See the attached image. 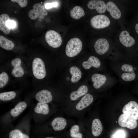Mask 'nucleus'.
<instances>
[{"label": "nucleus", "instance_id": "f3484780", "mask_svg": "<svg viewBox=\"0 0 138 138\" xmlns=\"http://www.w3.org/2000/svg\"><path fill=\"white\" fill-rule=\"evenodd\" d=\"M91 80L94 82L93 86L96 89H98L104 84L106 80L105 75L99 74H95L91 77Z\"/></svg>", "mask_w": 138, "mask_h": 138}, {"label": "nucleus", "instance_id": "1a4fd4ad", "mask_svg": "<svg viewBox=\"0 0 138 138\" xmlns=\"http://www.w3.org/2000/svg\"><path fill=\"white\" fill-rule=\"evenodd\" d=\"M33 9L30 10L28 12V16L32 19L37 18L40 14L44 16L48 15V12L45 9L43 5L40 3H36L33 6Z\"/></svg>", "mask_w": 138, "mask_h": 138}, {"label": "nucleus", "instance_id": "f03ea898", "mask_svg": "<svg viewBox=\"0 0 138 138\" xmlns=\"http://www.w3.org/2000/svg\"><path fill=\"white\" fill-rule=\"evenodd\" d=\"M32 73L34 77L39 79H43L46 75V71L44 63L40 58L36 57L32 62Z\"/></svg>", "mask_w": 138, "mask_h": 138}, {"label": "nucleus", "instance_id": "f8f14e48", "mask_svg": "<svg viewBox=\"0 0 138 138\" xmlns=\"http://www.w3.org/2000/svg\"><path fill=\"white\" fill-rule=\"evenodd\" d=\"M35 98L39 102L47 103L51 102L53 99L51 92L46 89L38 92L36 95Z\"/></svg>", "mask_w": 138, "mask_h": 138}, {"label": "nucleus", "instance_id": "bb28decb", "mask_svg": "<svg viewBox=\"0 0 138 138\" xmlns=\"http://www.w3.org/2000/svg\"><path fill=\"white\" fill-rule=\"evenodd\" d=\"M9 138H29L27 135L23 133L18 129H15L11 131L9 134Z\"/></svg>", "mask_w": 138, "mask_h": 138}, {"label": "nucleus", "instance_id": "b1692460", "mask_svg": "<svg viewBox=\"0 0 138 138\" xmlns=\"http://www.w3.org/2000/svg\"><path fill=\"white\" fill-rule=\"evenodd\" d=\"M34 110L37 113L47 115L49 112V106L47 103L39 102L37 103Z\"/></svg>", "mask_w": 138, "mask_h": 138}, {"label": "nucleus", "instance_id": "4468645a", "mask_svg": "<svg viewBox=\"0 0 138 138\" xmlns=\"http://www.w3.org/2000/svg\"><path fill=\"white\" fill-rule=\"evenodd\" d=\"M93 97L89 94L85 95L77 103L75 107L78 110H81L89 106L93 102Z\"/></svg>", "mask_w": 138, "mask_h": 138}, {"label": "nucleus", "instance_id": "6e6552de", "mask_svg": "<svg viewBox=\"0 0 138 138\" xmlns=\"http://www.w3.org/2000/svg\"><path fill=\"white\" fill-rule=\"evenodd\" d=\"M21 59L18 58H15L11 61V64L13 67L11 73L15 77H20L24 75V71L21 66Z\"/></svg>", "mask_w": 138, "mask_h": 138}, {"label": "nucleus", "instance_id": "5701e85b", "mask_svg": "<svg viewBox=\"0 0 138 138\" xmlns=\"http://www.w3.org/2000/svg\"><path fill=\"white\" fill-rule=\"evenodd\" d=\"M71 17L75 19H78L85 15L84 11L83 8L78 6H76L70 10Z\"/></svg>", "mask_w": 138, "mask_h": 138}, {"label": "nucleus", "instance_id": "e433bc0d", "mask_svg": "<svg viewBox=\"0 0 138 138\" xmlns=\"http://www.w3.org/2000/svg\"><path fill=\"white\" fill-rule=\"evenodd\" d=\"M45 138H54L53 137H46Z\"/></svg>", "mask_w": 138, "mask_h": 138}, {"label": "nucleus", "instance_id": "7c9ffc66", "mask_svg": "<svg viewBox=\"0 0 138 138\" xmlns=\"http://www.w3.org/2000/svg\"><path fill=\"white\" fill-rule=\"evenodd\" d=\"M51 2L47 3L45 5V8L47 9L56 7L58 5L57 1H50Z\"/></svg>", "mask_w": 138, "mask_h": 138}, {"label": "nucleus", "instance_id": "4be33fe9", "mask_svg": "<svg viewBox=\"0 0 138 138\" xmlns=\"http://www.w3.org/2000/svg\"><path fill=\"white\" fill-rule=\"evenodd\" d=\"M69 71L72 75L71 80L72 83H76L81 78L82 72L77 67L74 66L71 67L70 68Z\"/></svg>", "mask_w": 138, "mask_h": 138}, {"label": "nucleus", "instance_id": "cd10ccee", "mask_svg": "<svg viewBox=\"0 0 138 138\" xmlns=\"http://www.w3.org/2000/svg\"><path fill=\"white\" fill-rule=\"evenodd\" d=\"M70 134L73 138H82L83 135L81 133L79 132V127L77 125L73 126L70 130Z\"/></svg>", "mask_w": 138, "mask_h": 138}, {"label": "nucleus", "instance_id": "c85d7f7f", "mask_svg": "<svg viewBox=\"0 0 138 138\" xmlns=\"http://www.w3.org/2000/svg\"><path fill=\"white\" fill-rule=\"evenodd\" d=\"M9 76L7 73L3 72L0 74V88L4 87L7 84L9 80Z\"/></svg>", "mask_w": 138, "mask_h": 138}, {"label": "nucleus", "instance_id": "473e14b6", "mask_svg": "<svg viewBox=\"0 0 138 138\" xmlns=\"http://www.w3.org/2000/svg\"><path fill=\"white\" fill-rule=\"evenodd\" d=\"M125 135L124 131L120 130L116 131L112 136V138H124Z\"/></svg>", "mask_w": 138, "mask_h": 138}, {"label": "nucleus", "instance_id": "f704fd0d", "mask_svg": "<svg viewBox=\"0 0 138 138\" xmlns=\"http://www.w3.org/2000/svg\"><path fill=\"white\" fill-rule=\"evenodd\" d=\"M6 26L9 29H13L16 26L15 22L12 20H8L6 22Z\"/></svg>", "mask_w": 138, "mask_h": 138}, {"label": "nucleus", "instance_id": "a878e982", "mask_svg": "<svg viewBox=\"0 0 138 138\" xmlns=\"http://www.w3.org/2000/svg\"><path fill=\"white\" fill-rule=\"evenodd\" d=\"M16 94L14 91L5 92L0 94V99L3 101H8L14 98Z\"/></svg>", "mask_w": 138, "mask_h": 138}, {"label": "nucleus", "instance_id": "9b49d317", "mask_svg": "<svg viewBox=\"0 0 138 138\" xmlns=\"http://www.w3.org/2000/svg\"><path fill=\"white\" fill-rule=\"evenodd\" d=\"M119 38L120 43L126 47H131L135 43L134 39L126 30H123L121 32Z\"/></svg>", "mask_w": 138, "mask_h": 138}, {"label": "nucleus", "instance_id": "0eeeda50", "mask_svg": "<svg viewBox=\"0 0 138 138\" xmlns=\"http://www.w3.org/2000/svg\"><path fill=\"white\" fill-rule=\"evenodd\" d=\"M109 44L108 40L105 38H101L96 41L94 46L96 52L100 55L106 53L108 50Z\"/></svg>", "mask_w": 138, "mask_h": 138}, {"label": "nucleus", "instance_id": "6ab92c4d", "mask_svg": "<svg viewBox=\"0 0 138 138\" xmlns=\"http://www.w3.org/2000/svg\"><path fill=\"white\" fill-rule=\"evenodd\" d=\"M88 90V88L86 86L83 85L81 86L77 90L71 93L70 96L71 100L72 101L76 100L78 98L86 94Z\"/></svg>", "mask_w": 138, "mask_h": 138}, {"label": "nucleus", "instance_id": "a211bd4d", "mask_svg": "<svg viewBox=\"0 0 138 138\" xmlns=\"http://www.w3.org/2000/svg\"><path fill=\"white\" fill-rule=\"evenodd\" d=\"M103 127L100 120L98 119H95L92 121L91 125L92 133L95 136L97 137L101 133Z\"/></svg>", "mask_w": 138, "mask_h": 138}, {"label": "nucleus", "instance_id": "dca6fc26", "mask_svg": "<svg viewBox=\"0 0 138 138\" xmlns=\"http://www.w3.org/2000/svg\"><path fill=\"white\" fill-rule=\"evenodd\" d=\"M100 65L101 63L99 60L94 56L89 57L88 60L84 62L82 64L83 68L87 70L90 69L92 66L98 68L100 67Z\"/></svg>", "mask_w": 138, "mask_h": 138}, {"label": "nucleus", "instance_id": "2f4dec72", "mask_svg": "<svg viewBox=\"0 0 138 138\" xmlns=\"http://www.w3.org/2000/svg\"><path fill=\"white\" fill-rule=\"evenodd\" d=\"M122 70L124 72H134L133 67L131 65L124 64L121 67Z\"/></svg>", "mask_w": 138, "mask_h": 138}, {"label": "nucleus", "instance_id": "c9c22d12", "mask_svg": "<svg viewBox=\"0 0 138 138\" xmlns=\"http://www.w3.org/2000/svg\"><path fill=\"white\" fill-rule=\"evenodd\" d=\"M135 29L136 32L138 34V23L136 25Z\"/></svg>", "mask_w": 138, "mask_h": 138}, {"label": "nucleus", "instance_id": "2eb2a0df", "mask_svg": "<svg viewBox=\"0 0 138 138\" xmlns=\"http://www.w3.org/2000/svg\"><path fill=\"white\" fill-rule=\"evenodd\" d=\"M67 124L66 120L61 117L55 118L52 121L51 125L53 129L56 131H60L64 129Z\"/></svg>", "mask_w": 138, "mask_h": 138}, {"label": "nucleus", "instance_id": "9d476101", "mask_svg": "<svg viewBox=\"0 0 138 138\" xmlns=\"http://www.w3.org/2000/svg\"><path fill=\"white\" fill-rule=\"evenodd\" d=\"M87 6L89 9H95L100 14L105 13L107 10L106 4L104 1L102 0H90L88 2Z\"/></svg>", "mask_w": 138, "mask_h": 138}, {"label": "nucleus", "instance_id": "c756f323", "mask_svg": "<svg viewBox=\"0 0 138 138\" xmlns=\"http://www.w3.org/2000/svg\"><path fill=\"white\" fill-rule=\"evenodd\" d=\"M136 75L134 72L124 73L122 74L121 77L122 79L126 81H130L134 80Z\"/></svg>", "mask_w": 138, "mask_h": 138}, {"label": "nucleus", "instance_id": "72a5a7b5", "mask_svg": "<svg viewBox=\"0 0 138 138\" xmlns=\"http://www.w3.org/2000/svg\"><path fill=\"white\" fill-rule=\"evenodd\" d=\"M11 1L13 2L17 3L22 7H26L28 4V1L27 0H11Z\"/></svg>", "mask_w": 138, "mask_h": 138}, {"label": "nucleus", "instance_id": "39448f33", "mask_svg": "<svg viewBox=\"0 0 138 138\" xmlns=\"http://www.w3.org/2000/svg\"><path fill=\"white\" fill-rule=\"evenodd\" d=\"M118 122L121 127L132 130L136 128L137 126V120L129 115L123 113L119 118Z\"/></svg>", "mask_w": 138, "mask_h": 138}, {"label": "nucleus", "instance_id": "412c9836", "mask_svg": "<svg viewBox=\"0 0 138 138\" xmlns=\"http://www.w3.org/2000/svg\"><path fill=\"white\" fill-rule=\"evenodd\" d=\"M27 106V104L25 102H20L15 106L14 108L11 109L10 114L13 117H17L26 109Z\"/></svg>", "mask_w": 138, "mask_h": 138}, {"label": "nucleus", "instance_id": "423d86ee", "mask_svg": "<svg viewBox=\"0 0 138 138\" xmlns=\"http://www.w3.org/2000/svg\"><path fill=\"white\" fill-rule=\"evenodd\" d=\"M122 111L123 113L138 120V104L136 101H132L129 102L124 106Z\"/></svg>", "mask_w": 138, "mask_h": 138}, {"label": "nucleus", "instance_id": "ddd939ff", "mask_svg": "<svg viewBox=\"0 0 138 138\" xmlns=\"http://www.w3.org/2000/svg\"><path fill=\"white\" fill-rule=\"evenodd\" d=\"M106 9L111 17L114 19H119L121 17V12L117 5L111 1L108 2L106 4Z\"/></svg>", "mask_w": 138, "mask_h": 138}, {"label": "nucleus", "instance_id": "f257e3e1", "mask_svg": "<svg viewBox=\"0 0 138 138\" xmlns=\"http://www.w3.org/2000/svg\"><path fill=\"white\" fill-rule=\"evenodd\" d=\"M82 47V43L79 39L77 38H72L66 45L65 48L66 54L70 57L75 56L80 52Z\"/></svg>", "mask_w": 138, "mask_h": 138}, {"label": "nucleus", "instance_id": "aec40b11", "mask_svg": "<svg viewBox=\"0 0 138 138\" xmlns=\"http://www.w3.org/2000/svg\"><path fill=\"white\" fill-rule=\"evenodd\" d=\"M10 20L9 16L5 14H3L0 16V29L6 34H9L10 31V29L6 26L7 21Z\"/></svg>", "mask_w": 138, "mask_h": 138}, {"label": "nucleus", "instance_id": "7ed1b4c3", "mask_svg": "<svg viewBox=\"0 0 138 138\" xmlns=\"http://www.w3.org/2000/svg\"><path fill=\"white\" fill-rule=\"evenodd\" d=\"M45 38L48 45L54 48L60 47L62 42L61 35L54 30H50L48 31L46 33Z\"/></svg>", "mask_w": 138, "mask_h": 138}, {"label": "nucleus", "instance_id": "20e7f679", "mask_svg": "<svg viewBox=\"0 0 138 138\" xmlns=\"http://www.w3.org/2000/svg\"><path fill=\"white\" fill-rule=\"evenodd\" d=\"M109 18L103 15H98L94 16L90 20V24L93 28L96 29L104 28L108 27L110 24Z\"/></svg>", "mask_w": 138, "mask_h": 138}, {"label": "nucleus", "instance_id": "393cba45", "mask_svg": "<svg viewBox=\"0 0 138 138\" xmlns=\"http://www.w3.org/2000/svg\"><path fill=\"white\" fill-rule=\"evenodd\" d=\"M0 46L6 50H11L14 47V44L11 41L3 36H0Z\"/></svg>", "mask_w": 138, "mask_h": 138}]
</instances>
